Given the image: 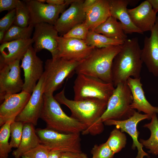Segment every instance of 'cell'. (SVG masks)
<instances>
[{
	"label": "cell",
	"mask_w": 158,
	"mask_h": 158,
	"mask_svg": "<svg viewBox=\"0 0 158 158\" xmlns=\"http://www.w3.org/2000/svg\"><path fill=\"white\" fill-rule=\"evenodd\" d=\"M54 97L60 104L65 105L70 109L71 116L85 126L83 135H96L103 131V124L99 120L107 108L108 101L94 99L70 100L65 96V88Z\"/></svg>",
	"instance_id": "cell-1"
},
{
	"label": "cell",
	"mask_w": 158,
	"mask_h": 158,
	"mask_svg": "<svg viewBox=\"0 0 158 158\" xmlns=\"http://www.w3.org/2000/svg\"><path fill=\"white\" fill-rule=\"evenodd\" d=\"M141 49L137 37L128 39L122 45L112 64V80L115 87L120 83H127L129 77H140L143 63L141 57Z\"/></svg>",
	"instance_id": "cell-2"
},
{
	"label": "cell",
	"mask_w": 158,
	"mask_h": 158,
	"mask_svg": "<svg viewBox=\"0 0 158 158\" xmlns=\"http://www.w3.org/2000/svg\"><path fill=\"white\" fill-rule=\"evenodd\" d=\"M122 45L95 47L77 66L75 73L77 75L83 74L95 77L105 82L113 84L111 73L113 61L121 50Z\"/></svg>",
	"instance_id": "cell-3"
},
{
	"label": "cell",
	"mask_w": 158,
	"mask_h": 158,
	"mask_svg": "<svg viewBox=\"0 0 158 158\" xmlns=\"http://www.w3.org/2000/svg\"><path fill=\"white\" fill-rule=\"evenodd\" d=\"M44 104L40 118L46 123L47 128L63 133H82L85 126L75 118L67 116L53 95L44 94Z\"/></svg>",
	"instance_id": "cell-4"
},
{
	"label": "cell",
	"mask_w": 158,
	"mask_h": 158,
	"mask_svg": "<svg viewBox=\"0 0 158 158\" xmlns=\"http://www.w3.org/2000/svg\"><path fill=\"white\" fill-rule=\"evenodd\" d=\"M132 101L131 92L127 83H119L109 99L99 122L103 123L108 119L122 121L130 118L135 111L130 107Z\"/></svg>",
	"instance_id": "cell-5"
},
{
	"label": "cell",
	"mask_w": 158,
	"mask_h": 158,
	"mask_svg": "<svg viewBox=\"0 0 158 158\" xmlns=\"http://www.w3.org/2000/svg\"><path fill=\"white\" fill-rule=\"evenodd\" d=\"M80 62L56 57L47 59L45 63L44 94L53 95L64 80L75 72Z\"/></svg>",
	"instance_id": "cell-6"
},
{
	"label": "cell",
	"mask_w": 158,
	"mask_h": 158,
	"mask_svg": "<svg viewBox=\"0 0 158 158\" xmlns=\"http://www.w3.org/2000/svg\"><path fill=\"white\" fill-rule=\"evenodd\" d=\"M77 75L73 86L74 100L94 99L108 101L115 88L112 83L84 74Z\"/></svg>",
	"instance_id": "cell-7"
},
{
	"label": "cell",
	"mask_w": 158,
	"mask_h": 158,
	"mask_svg": "<svg viewBox=\"0 0 158 158\" xmlns=\"http://www.w3.org/2000/svg\"><path fill=\"white\" fill-rule=\"evenodd\" d=\"M36 133L41 144L50 151L81 153L80 133H63L48 128H37Z\"/></svg>",
	"instance_id": "cell-8"
},
{
	"label": "cell",
	"mask_w": 158,
	"mask_h": 158,
	"mask_svg": "<svg viewBox=\"0 0 158 158\" xmlns=\"http://www.w3.org/2000/svg\"><path fill=\"white\" fill-rule=\"evenodd\" d=\"M20 60L7 63H0V99L22 91L24 82L21 77Z\"/></svg>",
	"instance_id": "cell-9"
},
{
	"label": "cell",
	"mask_w": 158,
	"mask_h": 158,
	"mask_svg": "<svg viewBox=\"0 0 158 158\" xmlns=\"http://www.w3.org/2000/svg\"><path fill=\"white\" fill-rule=\"evenodd\" d=\"M31 46L21 59L20 65L24 73V80L22 91L31 94L38 81L43 74V62L37 55Z\"/></svg>",
	"instance_id": "cell-10"
},
{
	"label": "cell",
	"mask_w": 158,
	"mask_h": 158,
	"mask_svg": "<svg viewBox=\"0 0 158 158\" xmlns=\"http://www.w3.org/2000/svg\"><path fill=\"white\" fill-rule=\"evenodd\" d=\"M23 1L30 12V25L33 26L42 23H46L54 25L59 18V14L63 12L69 5L65 2L63 5L54 6L47 3H40L37 0Z\"/></svg>",
	"instance_id": "cell-11"
},
{
	"label": "cell",
	"mask_w": 158,
	"mask_h": 158,
	"mask_svg": "<svg viewBox=\"0 0 158 158\" xmlns=\"http://www.w3.org/2000/svg\"><path fill=\"white\" fill-rule=\"evenodd\" d=\"M32 39L33 48L37 53L43 49L49 51L52 58L57 57L58 32L54 26L46 23L35 25Z\"/></svg>",
	"instance_id": "cell-12"
},
{
	"label": "cell",
	"mask_w": 158,
	"mask_h": 158,
	"mask_svg": "<svg viewBox=\"0 0 158 158\" xmlns=\"http://www.w3.org/2000/svg\"><path fill=\"white\" fill-rule=\"evenodd\" d=\"M44 75H43L38 81L25 107L16 117L15 121L24 124L30 123L37 125L44 104Z\"/></svg>",
	"instance_id": "cell-13"
},
{
	"label": "cell",
	"mask_w": 158,
	"mask_h": 158,
	"mask_svg": "<svg viewBox=\"0 0 158 158\" xmlns=\"http://www.w3.org/2000/svg\"><path fill=\"white\" fill-rule=\"evenodd\" d=\"M57 57L81 62L95 47L88 46L85 41L59 36L57 38Z\"/></svg>",
	"instance_id": "cell-14"
},
{
	"label": "cell",
	"mask_w": 158,
	"mask_h": 158,
	"mask_svg": "<svg viewBox=\"0 0 158 158\" xmlns=\"http://www.w3.org/2000/svg\"><path fill=\"white\" fill-rule=\"evenodd\" d=\"M151 117L149 115L142 114L135 111L133 115L128 119L122 121L108 119L104 121L103 123L107 126L115 125L116 128L120 129L121 132L128 133L133 139L132 148L135 150L137 148L138 150L135 158H144L145 156L148 157L149 156L143 150V146L138 140L139 133L137 129V125L141 121L146 119H151Z\"/></svg>",
	"instance_id": "cell-15"
},
{
	"label": "cell",
	"mask_w": 158,
	"mask_h": 158,
	"mask_svg": "<svg viewBox=\"0 0 158 158\" xmlns=\"http://www.w3.org/2000/svg\"><path fill=\"white\" fill-rule=\"evenodd\" d=\"M84 1L75 0L61 13L54 25L59 36H63L74 26L85 22V12L83 6Z\"/></svg>",
	"instance_id": "cell-16"
},
{
	"label": "cell",
	"mask_w": 158,
	"mask_h": 158,
	"mask_svg": "<svg viewBox=\"0 0 158 158\" xmlns=\"http://www.w3.org/2000/svg\"><path fill=\"white\" fill-rule=\"evenodd\" d=\"M31 95L22 91L5 97L0 106V126L7 121H15L28 102Z\"/></svg>",
	"instance_id": "cell-17"
},
{
	"label": "cell",
	"mask_w": 158,
	"mask_h": 158,
	"mask_svg": "<svg viewBox=\"0 0 158 158\" xmlns=\"http://www.w3.org/2000/svg\"><path fill=\"white\" fill-rule=\"evenodd\" d=\"M150 37L145 36L141 57L149 72L158 76V15Z\"/></svg>",
	"instance_id": "cell-18"
},
{
	"label": "cell",
	"mask_w": 158,
	"mask_h": 158,
	"mask_svg": "<svg viewBox=\"0 0 158 158\" xmlns=\"http://www.w3.org/2000/svg\"><path fill=\"white\" fill-rule=\"evenodd\" d=\"M131 19L134 25L143 33L151 31L155 23L157 16L148 1L142 2L132 9H128Z\"/></svg>",
	"instance_id": "cell-19"
},
{
	"label": "cell",
	"mask_w": 158,
	"mask_h": 158,
	"mask_svg": "<svg viewBox=\"0 0 158 158\" xmlns=\"http://www.w3.org/2000/svg\"><path fill=\"white\" fill-rule=\"evenodd\" d=\"M127 83L131 91L133 101L131 107L137 110L138 112L152 116L158 114V107L152 105L146 99L141 82V78H135L129 77Z\"/></svg>",
	"instance_id": "cell-20"
},
{
	"label": "cell",
	"mask_w": 158,
	"mask_h": 158,
	"mask_svg": "<svg viewBox=\"0 0 158 158\" xmlns=\"http://www.w3.org/2000/svg\"><path fill=\"white\" fill-rule=\"evenodd\" d=\"M33 43L32 38L2 43L0 46V63H7L21 60Z\"/></svg>",
	"instance_id": "cell-21"
},
{
	"label": "cell",
	"mask_w": 158,
	"mask_h": 158,
	"mask_svg": "<svg viewBox=\"0 0 158 158\" xmlns=\"http://www.w3.org/2000/svg\"><path fill=\"white\" fill-rule=\"evenodd\" d=\"M111 16L118 20L126 34L143 33L132 22L128 11L127 6L130 3L127 0H108Z\"/></svg>",
	"instance_id": "cell-22"
},
{
	"label": "cell",
	"mask_w": 158,
	"mask_h": 158,
	"mask_svg": "<svg viewBox=\"0 0 158 158\" xmlns=\"http://www.w3.org/2000/svg\"><path fill=\"white\" fill-rule=\"evenodd\" d=\"M111 16L108 0H97L86 11L84 22L89 30L93 31Z\"/></svg>",
	"instance_id": "cell-23"
},
{
	"label": "cell",
	"mask_w": 158,
	"mask_h": 158,
	"mask_svg": "<svg viewBox=\"0 0 158 158\" xmlns=\"http://www.w3.org/2000/svg\"><path fill=\"white\" fill-rule=\"evenodd\" d=\"M34 126L31 123L24 124L20 144L18 147L12 153L15 158L21 157L27 152L41 144Z\"/></svg>",
	"instance_id": "cell-24"
},
{
	"label": "cell",
	"mask_w": 158,
	"mask_h": 158,
	"mask_svg": "<svg viewBox=\"0 0 158 158\" xmlns=\"http://www.w3.org/2000/svg\"><path fill=\"white\" fill-rule=\"evenodd\" d=\"M109 38L125 41L127 36L124 32L120 22L110 16L106 21L97 27L93 30Z\"/></svg>",
	"instance_id": "cell-25"
},
{
	"label": "cell",
	"mask_w": 158,
	"mask_h": 158,
	"mask_svg": "<svg viewBox=\"0 0 158 158\" xmlns=\"http://www.w3.org/2000/svg\"><path fill=\"white\" fill-rule=\"evenodd\" d=\"M143 127L148 128L150 131L151 135L147 140L140 139V143L148 149L149 153L153 155H158V119L157 114L153 115L151 122L145 124Z\"/></svg>",
	"instance_id": "cell-26"
},
{
	"label": "cell",
	"mask_w": 158,
	"mask_h": 158,
	"mask_svg": "<svg viewBox=\"0 0 158 158\" xmlns=\"http://www.w3.org/2000/svg\"><path fill=\"white\" fill-rule=\"evenodd\" d=\"M85 41L88 45L97 48L122 45L124 42L122 40L108 37L92 30H89Z\"/></svg>",
	"instance_id": "cell-27"
},
{
	"label": "cell",
	"mask_w": 158,
	"mask_h": 158,
	"mask_svg": "<svg viewBox=\"0 0 158 158\" xmlns=\"http://www.w3.org/2000/svg\"><path fill=\"white\" fill-rule=\"evenodd\" d=\"M34 28V26L31 25L26 27H22L13 24L6 32L2 43L31 38Z\"/></svg>",
	"instance_id": "cell-28"
},
{
	"label": "cell",
	"mask_w": 158,
	"mask_h": 158,
	"mask_svg": "<svg viewBox=\"0 0 158 158\" xmlns=\"http://www.w3.org/2000/svg\"><path fill=\"white\" fill-rule=\"evenodd\" d=\"M13 121L12 120L7 121L0 128V158H8L9 153L11 150L8 140L11 135L10 125Z\"/></svg>",
	"instance_id": "cell-29"
},
{
	"label": "cell",
	"mask_w": 158,
	"mask_h": 158,
	"mask_svg": "<svg viewBox=\"0 0 158 158\" xmlns=\"http://www.w3.org/2000/svg\"><path fill=\"white\" fill-rule=\"evenodd\" d=\"M126 140L125 134L116 128L111 131L106 142L115 154L120 152L125 147Z\"/></svg>",
	"instance_id": "cell-30"
},
{
	"label": "cell",
	"mask_w": 158,
	"mask_h": 158,
	"mask_svg": "<svg viewBox=\"0 0 158 158\" xmlns=\"http://www.w3.org/2000/svg\"><path fill=\"white\" fill-rule=\"evenodd\" d=\"M16 10V17L13 24L22 27L28 26L30 24V15L25 2L18 0Z\"/></svg>",
	"instance_id": "cell-31"
},
{
	"label": "cell",
	"mask_w": 158,
	"mask_h": 158,
	"mask_svg": "<svg viewBox=\"0 0 158 158\" xmlns=\"http://www.w3.org/2000/svg\"><path fill=\"white\" fill-rule=\"evenodd\" d=\"M24 124L20 121H14L10 126L11 140L9 142L11 148L18 147L21 142Z\"/></svg>",
	"instance_id": "cell-32"
},
{
	"label": "cell",
	"mask_w": 158,
	"mask_h": 158,
	"mask_svg": "<svg viewBox=\"0 0 158 158\" xmlns=\"http://www.w3.org/2000/svg\"><path fill=\"white\" fill-rule=\"evenodd\" d=\"M87 26L84 22L72 28L63 37L85 40L89 32Z\"/></svg>",
	"instance_id": "cell-33"
},
{
	"label": "cell",
	"mask_w": 158,
	"mask_h": 158,
	"mask_svg": "<svg viewBox=\"0 0 158 158\" xmlns=\"http://www.w3.org/2000/svg\"><path fill=\"white\" fill-rule=\"evenodd\" d=\"M91 153L92 158H113L114 154L106 142L99 145H95Z\"/></svg>",
	"instance_id": "cell-34"
},
{
	"label": "cell",
	"mask_w": 158,
	"mask_h": 158,
	"mask_svg": "<svg viewBox=\"0 0 158 158\" xmlns=\"http://www.w3.org/2000/svg\"><path fill=\"white\" fill-rule=\"evenodd\" d=\"M16 14V9L8 12L0 20V31L6 32L13 24Z\"/></svg>",
	"instance_id": "cell-35"
},
{
	"label": "cell",
	"mask_w": 158,
	"mask_h": 158,
	"mask_svg": "<svg viewBox=\"0 0 158 158\" xmlns=\"http://www.w3.org/2000/svg\"><path fill=\"white\" fill-rule=\"evenodd\" d=\"M49 151L47 147L41 144L27 152L24 155L27 156L30 158H48Z\"/></svg>",
	"instance_id": "cell-36"
},
{
	"label": "cell",
	"mask_w": 158,
	"mask_h": 158,
	"mask_svg": "<svg viewBox=\"0 0 158 158\" xmlns=\"http://www.w3.org/2000/svg\"><path fill=\"white\" fill-rule=\"evenodd\" d=\"M17 1L18 0H0V12L15 9Z\"/></svg>",
	"instance_id": "cell-37"
},
{
	"label": "cell",
	"mask_w": 158,
	"mask_h": 158,
	"mask_svg": "<svg viewBox=\"0 0 158 158\" xmlns=\"http://www.w3.org/2000/svg\"><path fill=\"white\" fill-rule=\"evenodd\" d=\"M86 154L83 152L75 153L72 152H61L59 158H87Z\"/></svg>",
	"instance_id": "cell-38"
},
{
	"label": "cell",
	"mask_w": 158,
	"mask_h": 158,
	"mask_svg": "<svg viewBox=\"0 0 158 158\" xmlns=\"http://www.w3.org/2000/svg\"><path fill=\"white\" fill-rule=\"evenodd\" d=\"M97 0H85L83 4V8L85 11L93 6L97 1Z\"/></svg>",
	"instance_id": "cell-39"
},
{
	"label": "cell",
	"mask_w": 158,
	"mask_h": 158,
	"mask_svg": "<svg viewBox=\"0 0 158 158\" xmlns=\"http://www.w3.org/2000/svg\"><path fill=\"white\" fill-rule=\"evenodd\" d=\"M47 4L54 6H60L65 3V0H46Z\"/></svg>",
	"instance_id": "cell-40"
},
{
	"label": "cell",
	"mask_w": 158,
	"mask_h": 158,
	"mask_svg": "<svg viewBox=\"0 0 158 158\" xmlns=\"http://www.w3.org/2000/svg\"><path fill=\"white\" fill-rule=\"evenodd\" d=\"M152 9L157 14L158 12V0H148Z\"/></svg>",
	"instance_id": "cell-41"
},
{
	"label": "cell",
	"mask_w": 158,
	"mask_h": 158,
	"mask_svg": "<svg viewBox=\"0 0 158 158\" xmlns=\"http://www.w3.org/2000/svg\"><path fill=\"white\" fill-rule=\"evenodd\" d=\"M61 152L57 151H50L48 154V158H59Z\"/></svg>",
	"instance_id": "cell-42"
},
{
	"label": "cell",
	"mask_w": 158,
	"mask_h": 158,
	"mask_svg": "<svg viewBox=\"0 0 158 158\" xmlns=\"http://www.w3.org/2000/svg\"><path fill=\"white\" fill-rule=\"evenodd\" d=\"M6 32L2 30L0 31V42L1 44L4 39Z\"/></svg>",
	"instance_id": "cell-43"
},
{
	"label": "cell",
	"mask_w": 158,
	"mask_h": 158,
	"mask_svg": "<svg viewBox=\"0 0 158 158\" xmlns=\"http://www.w3.org/2000/svg\"><path fill=\"white\" fill-rule=\"evenodd\" d=\"M37 1L42 3H45V2H46V0H37Z\"/></svg>",
	"instance_id": "cell-44"
},
{
	"label": "cell",
	"mask_w": 158,
	"mask_h": 158,
	"mask_svg": "<svg viewBox=\"0 0 158 158\" xmlns=\"http://www.w3.org/2000/svg\"><path fill=\"white\" fill-rule=\"evenodd\" d=\"M22 158H30L29 157L25 155H23L22 157Z\"/></svg>",
	"instance_id": "cell-45"
}]
</instances>
